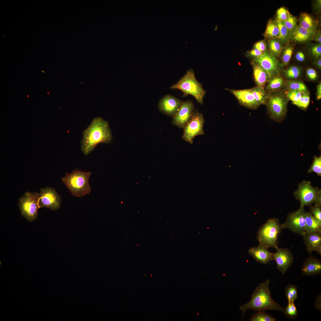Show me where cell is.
Returning a JSON list of instances; mask_svg holds the SVG:
<instances>
[{"label":"cell","mask_w":321,"mask_h":321,"mask_svg":"<svg viewBox=\"0 0 321 321\" xmlns=\"http://www.w3.org/2000/svg\"><path fill=\"white\" fill-rule=\"evenodd\" d=\"M315 308L318 310L321 311V294H319L316 297L314 304Z\"/></svg>","instance_id":"45"},{"label":"cell","mask_w":321,"mask_h":321,"mask_svg":"<svg viewBox=\"0 0 321 321\" xmlns=\"http://www.w3.org/2000/svg\"><path fill=\"white\" fill-rule=\"evenodd\" d=\"M268 249L266 247L259 245L257 246L250 248L248 252L256 261L266 264L273 260L272 253L269 252Z\"/></svg>","instance_id":"19"},{"label":"cell","mask_w":321,"mask_h":321,"mask_svg":"<svg viewBox=\"0 0 321 321\" xmlns=\"http://www.w3.org/2000/svg\"><path fill=\"white\" fill-rule=\"evenodd\" d=\"M315 34V32L308 30L298 25L291 34L290 39L298 42H305L311 39Z\"/></svg>","instance_id":"21"},{"label":"cell","mask_w":321,"mask_h":321,"mask_svg":"<svg viewBox=\"0 0 321 321\" xmlns=\"http://www.w3.org/2000/svg\"><path fill=\"white\" fill-rule=\"evenodd\" d=\"M293 194L295 198L300 202L299 208L310 206L313 203L321 205V190L317 187L313 186L309 181L303 180L299 183Z\"/></svg>","instance_id":"6"},{"label":"cell","mask_w":321,"mask_h":321,"mask_svg":"<svg viewBox=\"0 0 321 321\" xmlns=\"http://www.w3.org/2000/svg\"><path fill=\"white\" fill-rule=\"evenodd\" d=\"M253 75L255 81L257 86H265L269 79L267 72L258 63L254 61L252 63Z\"/></svg>","instance_id":"20"},{"label":"cell","mask_w":321,"mask_h":321,"mask_svg":"<svg viewBox=\"0 0 321 321\" xmlns=\"http://www.w3.org/2000/svg\"><path fill=\"white\" fill-rule=\"evenodd\" d=\"M182 101L170 94L166 95L159 100L158 109L162 113L172 118L179 109Z\"/></svg>","instance_id":"14"},{"label":"cell","mask_w":321,"mask_h":321,"mask_svg":"<svg viewBox=\"0 0 321 321\" xmlns=\"http://www.w3.org/2000/svg\"><path fill=\"white\" fill-rule=\"evenodd\" d=\"M194 113L192 101L190 100L182 101L179 109L172 117L173 125L180 128H183L192 119Z\"/></svg>","instance_id":"13"},{"label":"cell","mask_w":321,"mask_h":321,"mask_svg":"<svg viewBox=\"0 0 321 321\" xmlns=\"http://www.w3.org/2000/svg\"><path fill=\"white\" fill-rule=\"evenodd\" d=\"M263 53L260 50L254 48L252 49L249 52L248 54L249 56L254 57L255 59L261 56Z\"/></svg>","instance_id":"44"},{"label":"cell","mask_w":321,"mask_h":321,"mask_svg":"<svg viewBox=\"0 0 321 321\" xmlns=\"http://www.w3.org/2000/svg\"><path fill=\"white\" fill-rule=\"evenodd\" d=\"M276 249V252L272 253V257L276 262L279 271L284 274L292 266L294 257L292 253L287 248H280L278 247Z\"/></svg>","instance_id":"15"},{"label":"cell","mask_w":321,"mask_h":321,"mask_svg":"<svg viewBox=\"0 0 321 321\" xmlns=\"http://www.w3.org/2000/svg\"><path fill=\"white\" fill-rule=\"evenodd\" d=\"M269 46L270 53L276 58L278 57L282 48L281 42L278 39H271L269 41Z\"/></svg>","instance_id":"30"},{"label":"cell","mask_w":321,"mask_h":321,"mask_svg":"<svg viewBox=\"0 0 321 321\" xmlns=\"http://www.w3.org/2000/svg\"><path fill=\"white\" fill-rule=\"evenodd\" d=\"M288 89L298 91L309 93L308 89L303 83L299 81H288L285 83Z\"/></svg>","instance_id":"28"},{"label":"cell","mask_w":321,"mask_h":321,"mask_svg":"<svg viewBox=\"0 0 321 321\" xmlns=\"http://www.w3.org/2000/svg\"><path fill=\"white\" fill-rule=\"evenodd\" d=\"M281 225L278 218H275L268 219L259 230L257 239L259 245L276 249L278 247L277 239L282 231Z\"/></svg>","instance_id":"5"},{"label":"cell","mask_w":321,"mask_h":321,"mask_svg":"<svg viewBox=\"0 0 321 321\" xmlns=\"http://www.w3.org/2000/svg\"><path fill=\"white\" fill-rule=\"evenodd\" d=\"M232 94L240 104L248 108L255 109L259 106L253 96L250 89L235 90L226 89Z\"/></svg>","instance_id":"16"},{"label":"cell","mask_w":321,"mask_h":321,"mask_svg":"<svg viewBox=\"0 0 321 321\" xmlns=\"http://www.w3.org/2000/svg\"><path fill=\"white\" fill-rule=\"evenodd\" d=\"M314 6L317 9L320 10L321 8V0H317L316 1Z\"/></svg>","instance_id":"49"},{"label":"cell","mask_w":321,"mask_h":321,"mask_svg":"<svg viewBox=\"0 0 321 321\" xmlns=\"http://www.w3.org/2000/svg\"><path fill=\"white\" fill-rule=\"evenodd\" d=\"M300 69L297 66H293L285 70V76L289 79H293L299 77L301 74Z\"/></svg>","instance_id":"35"},{"label":"cell","mask_w":321,"mask_h":321,"mask_svg":"<svg viewBox=\"0 0 321 321\" xmlns=\"http://www.w3.org/2000/svg\"><path fill=\"white\" fill-rule=\"evenodd\" d=\"M254 48L260 51L264 52L266 51V45L265 41L263 40L259 41L254 45Z\"/></svg>","instance_id":"43"},{"label":"cell","mask_w":321,"mask_h":321,"mask_svg":"<svg viewBox=\"0 0 321 321\" xmlns=\"http://www.w3.org/2000/svg\"><path fill=\"white\" fill-rule=\"evenodd\" d=\"M312 172L315 173L319 176H321V157L316 156L314 157L313 162L308 171V173Z\"/></svg>","instance_id":"33"},{"label":"cell","mask_w":321,"mask_h":321,"mask_svg":"<svg viewBox=\"0 0 321 321\" xmlns=\"http://www.w3.org/2000/svg\"><path fill=\"white\" fill-rule=\"evenodd\" d=\"M291 14L284 7H282L278 9L276 12L277 18L281 21L286 20Z\"/></svg>","instance_id":"40"},{"label":"cell","mask_w":321,"mask_h":321,"mask_svg":"<svg viewBox=\"0 0 321 321\" xmlns=\"http://www.w3.org/2000/svg\"><path fill=\"white\" fill-rule=\"evenodd\" d=\"M306 74L308 78L311 80H314L317 78V75L316 71L312 68H308L306 70Z\"/></svg>","instance_id":"42"},{"label":"cell","mask_w":321,"mask_h":321,"mask_svg":"<svg viewBox=\"0 0 321 321\" xmlns=\"http://www.w3.org/2000/svg\"><path fill=\"white\" fill-rule=\"evenodd\" d=\"M112 138L109 123L100 117L94 118L83 132L81 149L87 155L100 143H108Z\"/></svg>","instance_id":"1"},{"label":"cell","mask_w":321,"mask_h":321,"mask_svg":"<svg viewBox=\"0 0 321 321\" xmlns=\"http://www.w3.org/2000/svg\"><path fill=\"white\" fill-rule=\"evenodd\" d=\"M316 97L317 100L321 98V81L317 85V87Z\"/></svg>","instance_id":"48"},{"label":"cell","mask_w":321,"mask_h":321,"mask_svg":"<svg viewBox=\"0 0 321 321\" xmlns=\"http://www.w3.org/2000/svg\"><path fill=\"white\" fill-rule=\"evenodd\" d=\"M293 52V48L291 45L286 46L284 48L282 56L283 63L287 64L289 62Z\"/></svg>","instance_id":"37"},{"label":"cell","mask_w":321,"mask_h":321,"mask_svg":"<svg viewBox=\"0 0 321 321\" xmlns=\"http://www.w3.org/2000/svg\"><path fill=\"white\" fill-rule=\"evenodd\" d=\"M270 281L268 279L260 284L252 294L250 300L245 304L240 306V308L243 312V319L245 312L249 309L256 311L276 310L283 312L284 308L271 297L269 288Z\"/></svg>","instance_id":"2"},{"label":"cell","mask_w":321,"mask_h":321,"mask_svg":"<svg viewBox=\"0 0 321 321\" xmlns=\"http://www.w3.org/2000/svg\"><path fill=\"white\" fill-rule=\"evenodd\" d=\"M254 61L266 71L269 79L279 75L282 70L281 64L270 53L266 51L261 56L255 59Z\"/></svg>","instance_id":"12"},{"label":"cell","mask_w":321,"mask_h":321,"mask_svg":"<svg viewBox=\"0 0 321 321\" xmlns=\"http://www.w3.org/2000/svg\"><path fill=\"white\" fill-rule=\"evenodd\" d=\"M309 209L311 214L321 224V205L314 204L311 206Z\"/></svg>","instance_id":"39"},{"label":"cell","mask_w":321,"mask_h":321,"mask_svg":"<svg viewBox=\"0 0 321 321\" xmlns=\"http://www.w3.org/2000/svg\"><path fill=\"white\" fill-rule=\"evenodd\" d=\"M308 254L316 251L321 255V232H305L302 235Z\"/></svg>","instance_id":"17"},{"label":"cell","mask_w":321,"mask_h":321,"mask_svg":"<svg viewBox=\"0 0 321 321\" xmlns=\"http://www.w3.org/2000/svg\"><path fill=\"white\" fill-rule=\"evenodd\" d=\"M204 122L203 114L198 111L194 112L192 119L183 128V133L182 139L192 144L196 136L204 134L203 129Z\"/></svg>","instance_id":"8"},{"label":"cell","mask_w":321,"mask_h":321,"mask_svg":"<svg viewBox=\"0 0 321 321\" xmlns=\"http://www.w3.org/2000/svg\"><path fill=\"white\" fill-rule=\"evenodd\" d=\"M287 103L286 99L280 94L268 96L266 103L273 119L279 120L284 117L287 112Z\"/></svg>","instance_id":"10"},{"label":"cell","mask_w":321,"mask_h":321,"mask_svg":"<svg viewBox=\"0 0 321 321\" xmlns=\"http://www.w3.org/2000/svg\"><path fill=\"white\" fill-rule=\"evenodd\" d=\"M300 26L308 30L316 32L317 24L314 20L309 14L306 13H301L299 18Z\"/></svg>","instance_id":"23"},{"label":"cell","mask_w":321,"mask_h":321,"mask_svg":"<svg viewBox=\"0 0 321 321\" xmlns=\"http://www.w3.org/2000/svg\"><path fill=\"white\" fill-rule=\"evenodd\" d=\"M170 88L171 89L180 90L183 93V96L191 95L201 105L203 103L206 91L202 85L196 79L194 72L191 68L188 70L177 83Z\"/></svg>","instance_id":"4"},{"label":"cell","mask_w":321,"mask_h":321,"mask_svg":"<svg viewBox=\"0 0 321 321\" xmlns=\"http://www.w3.org/2000/svg\"><path fill=\"white\" fill-rule=\"evenodd\" d=\"M315 64L316 66L319 68L321 69V59H319L317 60L315 62Z\"/></svg>","instance_id":"50"},{"label":"cell","mask_w":321,"mask_h":321,"mask_svg":"<svg viewBox=\"0 0 321 321\" xmlns=\"http://www.w3.org/2000/svg\"><path fill=\"white\" fill-rule=\"evenodd\" d=\"M284 84V80L279 75L274 76L269 79L266 89L268 91H274L279 89Z\"/></svg>","instance_id":"26"},{"label":"cell","mask_w":321,"mask_h":321,"mask_svg":"<svg viewBox=\"0 0 321 321\" xmlns=\"http://www.w3.org/2000/svg\"><path fill=\"white\" fill-rule=\"evenodd\" d=\"M279 34V29L276 21L272 20L269 21L265 33L266 37L270 39H278Z\"/></svg>","instance_id":"25"},{"label":"cell","mask_w":321,"mask_h":321,"mask_svg":"<svg viewBox=\"0 0 321 321\" xmlns=\"http://www.w3.org/2000/svg\"><path fill=\"white\" fill-rule=\"evenodd\" d=\"M295 57L296 59L300 62L303 61L305 58L304 54L301 51L297 52L295 55Z\"/></svg>","instance_id":"46"},{"label":"cell","mask_w":321,"mask_h":321,"mask_svg":"<svg viewBox=\"0 0 321 321\" xmlns=\"http://www.w3.org/2000/svg\"><path fill=\"white\" fill-rule=\"evenodd\" d=\"M61 198L54 188L46 187L41 188L39 194L40 207H45L56 210L60 207Z\"/></svg>","instance_id":"11"},{"label":"cell","mask_w":321,"mask_h":321,"mask_svg":"<svg viewBox=\"0 0 321 321\" xmlns=\"http://www.w3.org/2000/svg\"><path fill=\"white\" fill-rule=\"evenodd\" d=\"M282 22L290 31L291 34L295 31L298 26L296 18L291 14L286 20Z\"/></svg>","instance_id":"36"},{"label":"cell","mask_w":321,"mask_h":321,"mask_svg":"<svg viewBox=\"0 0 321 321\" xmlns=\"http://www.w3.org/2000/svg\"><path fill=\"white\" fill-rule=\"evenodd\" d=\"M302 274L314 276L321 274V261L316 257L310 255L303 262L301 268Z\"/></svg>","instance_id":"18"},{"label":"cell","mask_w":321,"mask_h":321,"mask_svg":"<svg viewBox=\"0 0 321 321\" xmlns=\"http://www.w3.org/2000/svg\"><path fill=\"white\" fill-rule=\"evenodd\" d=\"M310 101L309 93L303 92L300 98L297 101L292 103L302 109H306L308 107Z\"/></svg>","instance_id":"34"},{"label":"cell","mask_w":321,"mask_h":321,"mask_svg":"<svg viewBox=\"0 0 321 321\" xmlns=\"http://www.w3.org/2000/svg\"><path fill=\"white\" fill-rule=\"evenodd\" d=\"M251 321H275L276 319L273 316L267 314L264 311H258L253 315L250 318Z\"/></svg>","instance_id":"31"},{"label":"cell","mask_w":321,"mask_h":321,"mask_svg":"<svg viewBox=\"0 0 321 321\" xmlns=\"http://www.w3.org/2000/svg\"><path fill=\"white\" fill-rule=\"evenodd\" d=\"M251 89L254 99L259 106L266 104L269 96L264 87L257 86Z\"/></svg>","instance_id":"24"},{"label":"cell","mask_w":321,"mask_h":321,"mask_svg":"<svg viewBox=\"0 0 321 321\" xmlns=\"http://www.w3.org/2000/svg\"><path fill=\"white\" fill-rule=\"evenodd\" d=\"M284 293L288 303L294 302L298 297V287L295 285L289 284L285 287Z\"/></svg>","instance_id":"29"},{"label":"cell","mask_w":321,"mask_h":321,"mask_svg":"<svg viewBox=\"0 0 321 321\" xmlns=\"http://www.w3.org/2000/svg\"><path fill=\"white\" fill-rule=\"evenodd\" d=\"M39 194L36 192H26L19 199V207L22 215L32 221L37 217Z\"/></svg>","instance_id":"7"},{"label":"cell","mask_w":321,"mask_h":321,"mask_svg":"<svg viewBox=\"0 0 321 321\" xmlns=\"http://www.w3.org/2000/svg\"><path fill=\"white\" fill-rule=\"evenodd\" d=\"M284 315L287 317L295 319L298 317V312L294 302L288 303V305L284 308Z\"/></svg>","instance_id":"32"},{"label":"cell","mask_w":321,"mask_h":321,"mask_svg":"<svg viewBox=\"0 0 321 321\" xmlns=\"http://www.w3.org/2000/svg\"><path fill=\"white\" fill-rule=\"evenodd\" d=\"M304 208L288 213L285 222L281 224L282 228L290 230L293 232L301 235L305 232V221Z\"/></svg>","instance_id":"9"},{"label":"cell","mask_w":321,"mask_h":321,"mask_svg":"<svg viewBox=\"0 0 321 321\" xmlns=\"http://www.w3.org/2000/svg\"><path fill=\"white\" fill-rule=\"evenodd\" d=\"M313 39L318 44H321V33L320 30H319L313 36Z\"/></svg>","instance_id":"47"},{"label":"cell","mask_w":321,"mask_h":321,"mask_svg":"<svg viewBox=\"0 0 321 321\" xmlns=\"http://www.w3.org/2000/svg\"><path fill=\"white\" fill-rule=\"evenodd\" d=\"M91 175V172L76 169L70 173L66 172L61 179L72 195L81 197L89 194L91 191L89 182Z\"/></svg>","instance_id":"3"},{"label":"cell","mask_w":321,"mask_h":321,"mask_svg":"<svg viewBox=\"0 0 321 321\" xmlns=\"http://www.w3.org/2000/svg\"><path fill=\"white\" fill-rule=\"evenodd\" d=\"M311 52L315 57H320L321 56V44H318L313 46L311 49Z\"/></svg>","instance_id":"41"},{"label":"cell","mask_w":321,"mask_h":321,"mask_svg":"<svg viewBox=\"0 0 321 321\" xmlns=\"http://www.w3.org/2000/svg\"><path fill=\"white\" fill-rule=\"evenodd\" d=\"M305 231L308 232H321V224L309 211L305 212Z\"/></svg>","instance_id":"22"},{"label":"cell","mask_w":321,"mask_h":321,"mask_svg":"<svg viewBox=\"0 0 321 321\" xmlns=\"http://www.w3.org/2000/svg\"><path fill=\"white\" fill-rule=\"evenodd\" d=\"M297 90L288 89L286 92L287 97L292 101V103L298 101L301 97L303 93Z\"/></svg>","instance_id":"38"},{"label":"cell","mask_w":321,"mask_h":321,"mask_svg":"<svg viewBox=\"0 0 321 321\" xmlns=\"http://www.w3.org/2000/svg\"><path fill=\"white\" fill-rule=\"evenodd\" d=\"M278 26L280 34L278 39L281 42H287L290 39L291 33L290 31L284 25L282 22L276 18L275 19Z\"/></svg>","instance_id":"27"}]
</instances>
